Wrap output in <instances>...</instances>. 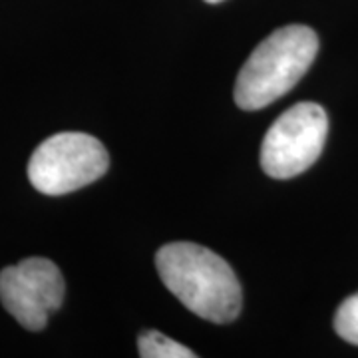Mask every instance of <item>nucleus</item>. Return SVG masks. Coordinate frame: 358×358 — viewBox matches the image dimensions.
Masks as SVG:
<instances>
[{
  "label": "nucleus",
  "mask_w": 358,
  "mask_h": 358,
  "mask_svg": "<svg viewBox=\"0 0 358 358\" xmlns=\"http://www.w3.org/2000/svg\"><path fill=\"white\" fill-rule=\"evenodd\" d=\"M138 352L141 358H195L197 355L192 348L179 345L157 331H145L138 338Z\"/></svg>",
  "instance_id": "423d86ee"
},
{
  "label": "nucleus",
  "mask_w": 358,
  "mask_h": 358,
  "mask_svg": "<svg viewBox=\"0 0 358 358\" xmlns=\"http://www.w3.org/2000/svg\"><path fill=\"white\" fill-rule=\"evenodd\" d=\"M205 2H211V4H217V2H221V0H205Z\"/></svg>",
  "instance_id": "6e6552de"
},
{
  "label": "nucleus",
  "mask_w": 358,
  "mask_h": 358,
  "mask_svg": "<svg viewBox=\"0 0 358 358\" xmlns=\"http://www.w3.org/2000/svg\"><path fill=\"white\" fill-rule=\"evenodd\" d=\"M334 331L346 343L358 346V293L348 296L334 315Z\"/></svg>",
  "instance_id": "0eeeda50"
},
{
  "label": "nucleus",
  "mask_w": 358,
  "mask_h": 358,
  "mask_svg": "<svg viewBox=\"0 0 358 358\" xmlns=\"http://www.w3.org/2000/svg\"><path fill=\"white\" fill-rule=\"evenodd\" d=\"M110 167L102 141L82 131L44 140L28 162V179L44 195H64L98 181Z\"/></svg>",
  "instance_id": "7ed1b4c3"
},
{
  "label": "nucleus",
  "mask_w": 358,
  "mask_h": 358,
  "mask_svg": "<svg viewBox=\"0 0 358 358\" xmlns=\"http://www.w3.org/2000/svg\"><path fill=\"white\" fill-rule=\"evenodd\" d=\"M64 277L44 257H30L18 265L2 268L0 301L28 331H42L54 310L64 301Z\"/></svg>",
  "instance_id": "39448f33"
},
{
  "label": "nucleus",
  "mask_w": 358,
  "mask_h": 358,
  "mask_svg": "<svg viewBox=\"0 0 358 358\" xmlns=\"http://www.w3.org/2000/svg\"><path fill=\"white\" fill-rule=\"evenodd\" d=\"M162 281L199 319L225 324L241 313V285L231 265L211 249L178 241L155 255Z\"/></svg>",
  "instance_id": "f257e3e1"
},
{
  "label": "nucleus",
  "mask_w": 358,
  "mask_h": 358,
  "mask_svg": "<svg viewBox=\"0 0 358 358\" xmlns=\"http://www.w3.org/2000/svg\"><path fill=\"white\" fill-rule=\"evenodd\" d=\"M319 52L317 32L291 24L275 30L247 58L235 82V103L255 112L293 90Z\"/></svg>",
  "instance_id": "f03ea898"
},
{
  "label": "nucleus",
  "mask_w": 358,
  "mask_h": 358,
  "mask_svg": "<svg viewBox=\"0 0 358 358\" xmlns=\"http://www.w3.org/2000/svg\"><path fill=\"white\" fill-rule=\"evenodd\" d=\"M329 134L327 112L315 102H301L281 114L265 134L261 167L275 179L301 176L322 154Z\"/></svg>",
  "instance_id": "20e7f679"
}]
</instances>
